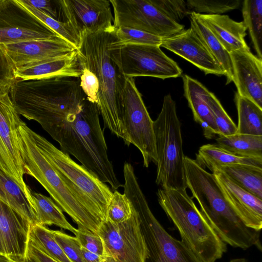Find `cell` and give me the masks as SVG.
I'll return each instance as SVG.
<instances>
[{"label": "cell", "mask_w": 262, "mask_h": 262, "mask_svg": "<svg viewBox=\"0 0 262 262\" xmlns=\"http://www.w3.org/2000/svg\"><path fill=\"white\" fill-rule=\"evenodd\" d=\"M11 99L18 114L37 122L61 151L74 157L112 190L123 186L108 158L97 104L83 92L79 77L20 80Z\"/></svg>", "instance_id": "6da1fadb"}, {"label": "cell", "mask_w": 262, "mask_h": 262, "mask_svg": "<svg viewBox=\"0 0 262 262\" xmlns=\"http://www.w3.org/2000/svg\"><path fill=\"white\" fill-rule=\"evenodd\" d=\"M77 49L82 68L97 78V104L104 128L124 138L122 124V96L127 77L121 64L122 46L112 27L95 33L84 32Z\"/></svg>", "instance_id": "7a4b0ae2"}, {"label": "cell", "mask_w": 262, "mask_h": 262, "mask_svg": "<svg viewBox=\"0 0 262 262\" xmlns=\"http://www.w3.org/2000/svg\"><path fill=\"white\" fill-rule=\"evenodd\" d=\"M187 187L191 198L219 237L230 246L247 249H261L259 232L247 227L232 208L212 173L187 156L184 158Z\"/></svg>", "instance_id": "3957f363"}, {"label": "cell", "mask_w": 262, "mask_h": 262, "mask_svg": "<svg viewBox=\"0 0 262 262\" xmlns=\"http://www.w3.org/2000/svg\"><path fill=\"white\" fill-rule=\"evenodd\" d=\"M158 201L180 234L181 241L202 262H215L227 251L219 237L198 208L186 189H163Z\"/></svg>", "instance_id": "277c9868"}, {"label": "cell", "mask_w": 262, "mask_h": 262, "mask_svg": "<svg viewBox=\"0 0 262 262\" xmlns=\"http://www.w3.org/2000/svg\"><path fill=\"white\" fill-rule=\"evenodd\" d=\"M32 129L23 121L18 127L20 156L25 173L36 179L55 203L78 226L97 234L102 223L73 195L53 167L37 147Z\"/></svg>", "instance_id": "5b68a950"}, {"label": "cell", "mask_w": 262, "mask_h": 262, "mask_svg": "<svg viewBox=\"0 0 262 262\" xmlns=\"http://www.w3.org/2000/svg\"><path fill=\"white\" fill-rule=\"evenodd\" d=\"M34 141L69 189L78 201L102 223L113 191L82 165L58 149L45 138L32 130Z\"/></svg>", "instance_id": "8992f818"}, {"label": "cell", "mask_w": 262, "mask_h": 262, "mask_svg": "<svg viewBox=\"0 0 262 262\" xmlns=\"http://www.w3.org/2000/svg\"><path fill=\"white\" fill-rule=\"evenodd\" d=\"M181 127L176 103L167 94L153 123L157 156L156 183L163 189L187 188Z\"/></svg>", "instance_id": "52a82bcc"}, {"label": "cell", "mask_w": 262, "mask_h": 262, "mask_svg": "<svg viewBox=\"0 0 262 262\" xmlns=\"http://www.w3.org/2000/svg\"><path fill=\"white\" fill-rule=\"evenodd\" d=\"M124 193L137 211L151 262H202L182 241L169 234L152 213L134 169L123 170Z\"/></svg>", "instance_id": "ba28073f"}, {"label": "cell", "mask_w": 262, "mask_h": 262, "mask_svg": "<svg viewBox=\"0 0 262 262\" xmlns=\"http://www.w3.org/2000/svg\"><path fill=\"white\" fill-rule=\"evenodd\" d=\"M122 124L125 144L135 146L143 165L157 162L153 123L133 78H127L122 96Z\"/></svg>", "instance_id": "9c48e42d"}, {"label": "cell", "mask_w": 262, "mask_h": 262, "mask_svg": "<svg viewBox=\"0 0 262 262\" xmlns=\"http://www.w3.org/2000/svg\"><path fill=\"white\" fill-rule=\"evenodd\" d=\"M97 234L103 244L104 256L112 257L117 262H147L149 252L134 207L130 217L123 222H103Z\"/></svg>", "instance_id": "30bf717a"}, {"label": "cell", "mask_w": 262, "mask_h": 262, "mask_svg": "<svg viewBox=\"0 0 262 262\" xmlns=\"http://www.w3.org/2000/svg\"><path fill=\"white\" fill-rule=\"evenodd\" d=\"M114 17L113 25L133 28L162 38L183 32L184 26L162 13L150 0H111Z\"/></svg>", "instance_id": "8fae6325"}, {"label": "cell", "mask_w": 262, "mask_h": 262, "mask_svg": "<svg viewBox=\"0 0 262 262\" xmlns=\"http://www.w3.org/2000/svg\"><path fill=\"white\" fill-rule=\"evenodd\" d=\"M9 86H0V169L16 182L31 197V190L25 183L17 128L23 122L10 96Z\"/></svg>", "instance_id": "7c38bea8"}, {"label": "cell", "mask_w": 262, "mask_h": 262, "mask_svg": "<svg viewBox=\"0 0 262 262\" xmlns=\"http://www.w3.org/2000/svg\"><path fill=\"white\" fill-rule=\"evenodd\" d=\"M120 60L122 71L127 78L149 76L165 79L177 78L182 74L177 63L158 45H123Z\"/></svg>", "instance_id": "4fadbf2b"}, {"label": "cell", "mask_w": 262, "mask_h": 262, "mask_svg": "<svg viewBox=\"0 0 262 262\" xmlns=\"http://www.w3.org/2000/svg\"><path fill=\"white\" fill-rule=\"evenodd\" d=\"M58 37L17 0H0V45Z\"/></svg>", "instance_id": "5bb4252c"}, {"label": "cell", "mask_w": 262, "mask_h": 262, "mask_svg": "<svg viewBox=\"0 0 262 262\" xmlns=\"http://www.w3.org/2000/svg\"><path fill=\"white\" fill-rule=\"evenodd\" d=\"M62 21L80 38L84 32L95 33L112 27L114 17L107 0H59Z\"/></svg>", "instance_id": "9a60e30c"}, {"label": "cell", "mask_w": 262, "mask_h": 262, "mask_svg": "<svg viewBox=\"0 0 262 262\" xmlns=\"http://www.w3.org/2000/svg\"><path fill=\"white\" fill-rule=\"evenodd\" d=\"M237 93L262 108V59L248 49L229 53Z\"/></svg>", "instance_id": "2e32d148"}, {"label": "cell", "mask_w": 262, "mask_h": 262, "mask_svg": "<svg viewBox=\"0 0 262 262\" xmlns=\"http://www.w3.org/2000/svg\"><path fill=\"white\" fill-rule=\"evenodd\" d=\"M212 173L227 201L244 224L260 232L262 228V199L238 186L220 170L214 169Z\"/></svg>", "instance_id": "e0dca14e"}, {"label": "cell", "mask_w": 262, "mask_h": 262, "mask_svg": "<svg viewBox=\"0 0 262 262\" xmlns=\"http://www.w3.org/2000/svg\"><path fill=\"white\" fill-rule=\"evenodd\" d=\"M32 224L0 201V233L6 256L12 262H23L27 257Z\"/></svg>", "instance_id": "ac0fdd59"}, {"label": "cell", "mask_w": 262, "mask_h": 262, "mask_svg": "<svg viewBox=\"0 0 262 262\" xmlns=\"http://www.w3.org/2000/svg\"><path fill=\"white\" fill-rule=\"evenodd\" d=\"M161 47L186 59L205 74L225 75L191 27L172 37L163 38Z\"/></svg>", "instance_id": "d6986e66"}, {"label": "cell", "mask_w": 262, "mask_h": 262, "mask_svg": "<svg viewBox=\"0 0 262 262\" xmlns=\"http://www.w3.org/2000/svg\"><path fill=\"white\" fill-rule=\"evenodd\" d=\"M2 45L16 68L63 57L77 50L60 37L27 40Z\"/></svg>", "instance_id": "ffe728a7"}, {"label": "cell", "mask_w": 262, "mask_h": 262, "mask_svg": "<svg viewBox=\"0 0 262 262\" xmlns=\"http://www.w3.org/2000/svg\"><path fill=\"white\" fill-rule=\"evenodd\" d=\"M182 79L184 95L195 121L202 126L206 138H214L219 133L209 105L212 93L198 80L188 75H184Z\"/></svg>", "instance_id": "44dd1931"}, {"label": "cell", "mask_w": 262, "mask_h": 262, "mask_svg": "<svg viewBox=\"0 0 262 262\" xmlns=\"http://www.w3.org/2000/svg\"><path fill=\"white\" fill-rule=\"evenodd\" d=\"M82 69L77 50L70 54L58 58L41 61L16 68L18 79L29 80L55 76L80 77Z\"/></svg>", "instance_id": "7402d4cb"}, {"label": "cell", "mask_w": 262, "mask_h": 262, "mask_svg": "<svg viewBox=\"0 0 262 262\" xmlns=\"http://www.w3.org/2000/svg\"><path fill=\"white\" fill-rule=\"evenodd\" d=\"M196 14L229 53L250 49L245 40L247 28L243 21H236L227 15Z\"/></svg>", "instance_id": "603a6c76"}, {"label": "cell", "mask_w": 262, "mask_h": 262, "mask_svg": "<svg viewBox=\"0 0 262 262\" xmlns=\"http://www.w3.org/2000/svg\"><path fill=\"white\" fill-rule=\"evenodd\" d=\"M0 201L29 221L32 225L38 224L32 196H28L16 182L1 169Z\"/></svg>", "instance_id": "cb8c5ba5"}, {"label": "cell", "mask_w": 262, "mask_h": 262, "mask_svg": "<svg viewBox=\"0 0 262 262\" xmlns=\"http://www.w3.org/2000/svg\"><path fill=\"white\" fill-rule=\"evenodd\" d=\"M199 165L209 169L211 172L214 169L236 164H246L262 167V158L239 157L231 154L214 144H207L201 146L196 154Z\"/></svg>", "instance_id": "d4e9b609"}, {"label": "cell", "mask_w": 262, "mask_h": 262, "mask_svg": "<svg viewBox=\"0 0 262 262\" xmlns=\"http://www.w3.org/2000/svg\"><path fill=\"white\" fill-rule=\"evenodd\" d=\"M190 27L225 72L226 84L232 81V70L229 53L194 12L190 14Z\"/></svg>", "instance_id": "484cf974"}, {"label": "cell", "mask_w": 262, "mask_h": 262, "mask_svg": "<svg viewBox=\"0 0 262 262\" xmlns=\"http://www.w3.org/2000/svg\"><path fill=\"white\" fill-rule=\"evenodd\" d=\"M216 141L219 147L234 155L262 158V136L236 133L228 136H219Z\"/></svg>", "instance_id": "4316f807"}, {"label": "cell", "mask_w": 262, "mask_h": 262, "mask_svg": "<svg viewBox=\"0 0 262 262\" xmlns=\"http://www.w3.org/2000/svg\"><path fill=\"white\" fill-rule=\"evenodd\" d=\"M214 169L223 172L238 186L262 199L261 167L236 164Z\"/></svg>", "instance_id": "83f0119b"}, {"label": "cell", "mask_w": 262, "mask_h": 262, "mask_svg": "<svg viewBox=\"0 0 262 262\" xmlns=\"http://www.w3.org/2000/svg\"><path fill=\"white\" fill-rule=\"evenodd\" d=\"M31 196L38 224L43 226L54 225L74 234L76 232L77 229L68 222L61 209L51 198L32 191Z\"/></svg>", "instance_id": "f1b7e54d"}, {"label": "cell", "mask_w": 262, "mask_h": 262, "mask_svg": "<svg viewBox=\"0 0 262 262\" xmlns=\"http://www.w3.org/2000/svg\"><path fill=\"white\" fill-rule=\"evenodd\" d=\"M235 102L238 114L236 133L262 136V108L237 93Z\"/></svg>", "instance_id": "f546056e"}, {"label": "cell", "mask_w": 262, "mask_h": 262, "mask_svg": "<svg viewBox=\"0 0 262 262\" xmlns=\"http://www.w3.org/2000/svg\"><path fill=\"white\" fill-rule=\"evenodd\" d=\"M243 21L248 30L257 57L262 59V0H245L243 3Z\"/></svg>", "instance_id": "4dcf8cb0"}, {"label": "cell", "mask_w": 262, "mask_h": 262, "mask_svg": "<svg viewBox=\"0 0 262 262\" xmlns=\"http://www.w3.org/2000/svg\"><path fill=\"white\" fill-rule=\"evenodd\" d=\"M29 240L48 256L58 262H71L57 243L52 230L40 224L32 225Z\"/></svg>", "instance_id": "1f68e13d"}, {"label": "cell", "mask_w": 262, "mask_h": 262, "mask_svg": "<svg viewBox=\"0 0 262 262\" xmlns=\"http://www.w3.org/2000/svg\"><path fill=\"white\" fill-rule=\"evenodd\" d=\"M17 1L59 36L72 45L77 50L79 48L81 42L80 38L67 23L52 18L25 3L23 0H17Z\"/></svg>", "instance_id": "d6a6232c"}, {"label": "cell", "mask_w": 262, "mask_h": 262, "mask_svg": "<svg viewBox=\"0 0 262 262\" xmlns=\"http://www.w3.org/2000/svg\"><path fill=\"white\" fill-rule=\"evenodd\" d=\"M241 3L239 0H188L186 5L190 12L198 14H221L237 9Z\"/></svg>", "instance_id": "836d02e7"}, {"label": "cell", "mask_w": 262, "mask_h": 262, "mask_svg": "<svg viewBox=\"0 0 262 262\" xmlns=\"http://www.w3.org/2000/svg\"><path fill=\"white\" fill-rule=\"evenodd\" d=\"M133 211L134 206L127 196L114 191L107 208L106 220L114 223L123 222L130 217Z\"/></svg>", "instance_id": "e575fe53"}, {"label": "cell", "mask_w": 262, "mask_h": 262, "mask_svg": "<svg viewBox=\"0 0 262 262\" xmlns=\"http://www.w3.org/2000/svg\"><path fill=\"white\" fill-rule=\"evenodd\" d=\"M211 108L219 136H228L237 132V125L227 114L221 103L212 93L209 99Z\"/></svg>", "instance_id": "d590c367"}, {"label": "cell", "mask_w": 262, "mask_h": 262, "mask_svg": "<svg viewBox=\"0 0 262 262\" xmlns=\"http://www.w3.org/2000/svg\"><path fill=\"white\" fill-rule=\"evenodd\" d=\"M116 34L122 45H161L163 38L147 32L124 27L116 28Z\"/></svg>", "instance_id": "8d00e7d4"}, {"label": "cell", "mask_w": 262, "mask_h": 262, "mask_svg": "<svg viewBox=\"0 0 262 262\" xmlns=\"http://www.w3.org/2000/svg\"><path fill=\"white\" fill-rule=\"evenodd\" d=\"M52 232L55 239L71 262H84L81 246L75 236L60 230H52Z\"/></svg>", "instance_id": "74e56055"}, {"label": "cell", "mask_w": 262, "mask_h": 262, "mask_svg": "<svg viewBox=\"0 0 262 262\" xmlns=\"http://www.w3.org/2000/svg\"><path fill=\"white\" fill-rule=\"evenodd\" d=\"M150 3L162 13L175 22L179 23L190 14L186 2L182 0H150Z\"/></svg>", "instance_id": "f35d334b"}, {"label": "cell", "mask_w": 262, "mask_h": 262, "mask_svg": "<svg viewBox=\"0 0 262 262\" xmlns=\"http://www.w3.org/2000/svg\"><path fill=\"white\" fill-rule=\"evenodd\" d=\"M16 68L2 45H0V86L11 87L17 79Z\"/></svg>", "instance_id": "ab89813d"}, {"label": "cell", "mask_w": 262, "mask_h": 262, "mask_svg": "<svg viewBox=\"0 0 262 262\" xmlns=\"http://www.w3.org/2000/svg\"><path fill=\"white\" fill-rule=\"evenodd\" d=\"M74 235L78 239L81 247L102 257L104 256L103 244L98 234L88 230L77 229Z\"/></svg>", "instance_id": "60d3db41"}, {"label": "cell", "mask_w": 262, "mask_h": 262, "mask_svg": "<svg viewBox=\"0 0 262 262\" xmlns=\"http://www.w3.org/2000/svg\"><path fill=\"white\" fill-rule=\"evenodd\" d=\"M24 2L57 20H60V9L58 1L23 0Z\"/></svg>", "instance_id": "b9f144b4"}, {"label": "cell", "mask_w": 262, "mask_h": 262, "mask_svg": "<svg viewBox=\"0 0 262 262\" xmlns=\"http://www.w3.org/2000/svg\"><path fill=\"white\" fill-rule=\"evenodd\" d=\"M26 258L30 262H58L42 251L30 240Z\"/></svg>", "instance_id": "7bdbcfd3"}, {"label": "cell", "mask_w": 262, "mask_h": 262, "mask_svg": "<svg viewBox=\"0 0 262 262\" xmlns=\"http://www.w3.org/2000/svg\"><path fill=\"white\" fill-rule=\"evenodd\" d=\"M82 256L84 262H101L103 257L91 252L81 247Z\"/></svg>", "instance_id": "ee69618b"}, {"label": "cell", "mask_w": 262, "mask_h": 262, "mask_svg": "<svg viewBox=\"0 0 262 262\" xmlns=\"http://www.w3.org/2000/svg\"><path fill=\"white\" fill-rule=\"evenodd\" d=\"M0 255L6 256L4 243L0 233Z\"/></svg>", "instance_id": "f6af8a7d"}, {"label": "cell", "mask_w": 262, "mask_h": 262, "mask_svg": "<svg viewBox=\"0 0 262 262\" xmlns=\"http://www.w3.org/2000/svg\"><path fill=\"white\" fill-rule=\"evenodd\" d=\"M101 262H117L113 258L110 256H104Z\"/></svg>", "instance_id": "bcb514c9"}, {"label": "cell", "mask_w": 262, "mask_h": 262, "mask_svg": "<svg viewBox=\"0 0 262 262\" xmlns=\"http://www.w3.org/2000/svg\"><path fill=\"white\" fill-rule=\"evenodd\" d=\"M229 262H248V261L244 258H236L231 259Z\"/></svg>", "instance_id": "7dc6e473"}, {"label": "cell", "mask_w": 262, "mask_h": 262, "mask_svg": "<svg viewBox=\"0 0 262 262\" xmlns=\"http://www.w3.org/2000/svg\"><path fill=\"white\" fill-rule=\"evenodd\" d=\"M0 262H12L6 256L0 255Z\"/></svg>", "instance_id": "c3c4849f"}, {"label": "cell", "mask_w": 262, "mask_h": 262, "mask_svg": "<svg viewBox=\"0 0 262 262\" xmlns=\"http://www.w3.org/2000/svg\"><path fill=\"white\" fill-rule=\"evenodd\" d=\"M23 262H30V261L26 258L25 260L24 261H23Z\"/></svg>", "instance_id": "681fc988"}]
</instances>
